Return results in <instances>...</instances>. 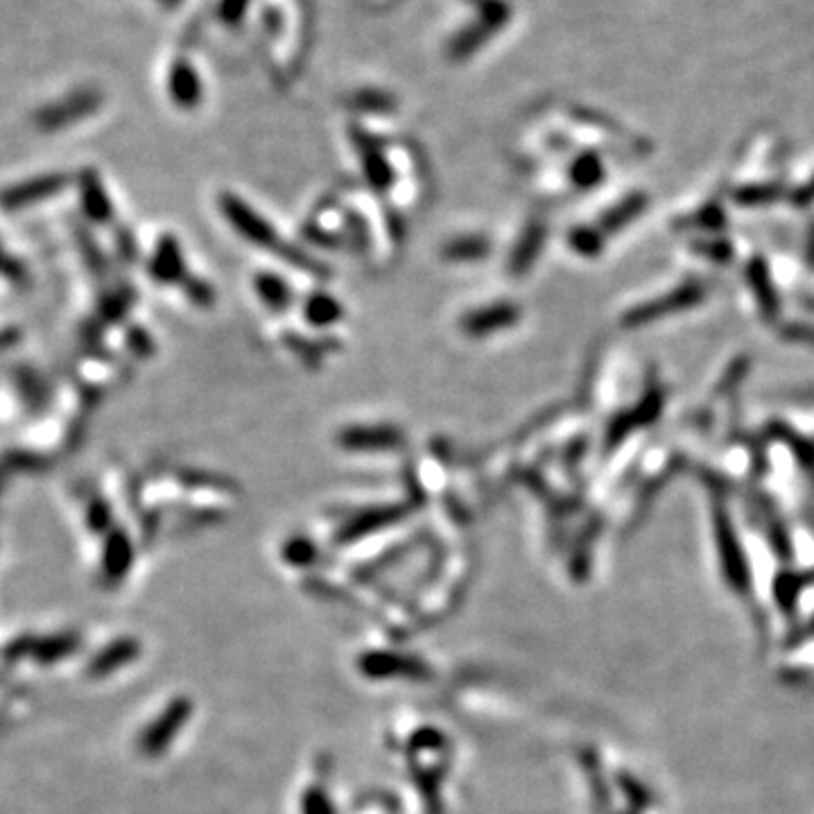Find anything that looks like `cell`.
<instances>
[{"mask_svg": "<svg viewBox=\"0 0 814 814\" xmlns=\"http://www.w3.org/2000/svg\"><path fill=\"white\" fill-rule=\"evenodd\" d=\"M71 638H19L7 647V656L34 658V661L50 663L71 652Z\"/></svg>", "mask_w": 814, "mask_h": 814, "instance_id": "1", "label": "cell"}]
</instances>
